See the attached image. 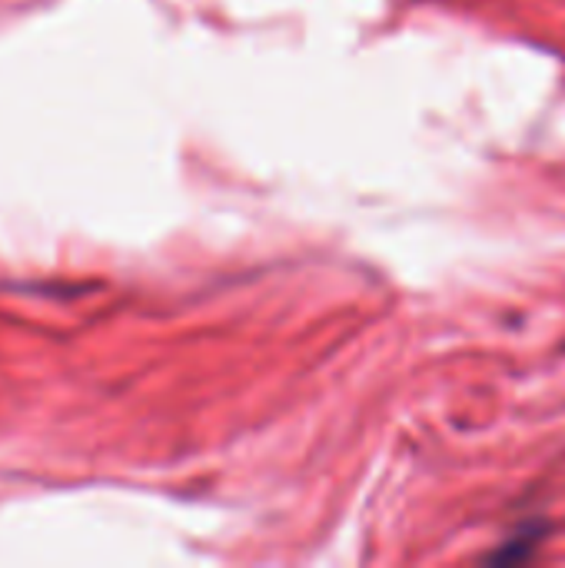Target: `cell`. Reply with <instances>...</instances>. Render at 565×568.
<instances>
[{"label": "cell", "instance_id": "1", "mask_svg": "<svg viewBox=\"0 0 565 568\" xmlns=\"http://www.w3.org/2000/svg\"><path fill=\"white\" fill-rule=\"evenodd\" d=\"M543 536H546V526H526V529H523V532H516L503 549H496L486 562H496V566L523 562V559H529V556L539 549Z\"/></svg>", "mask_w": 565, "mask_h": 568}]
</instances>
